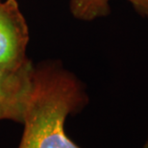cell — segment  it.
I'll list each match as a JSON object with an SVG mask.
<instances>
[{"label":"cell","instance_id":"6da1fadb","mask_svg":"<svg viewBox=\"0 0 148 148\" xmlns=\"http://www.w3.org/2000/svg\"><path fill=\"white\" fill-rule=\"evenodd\" d=\"M88 103L79 79L55 65L35 68L18 148H81L67 135V116Z\"/></svg>","mask_w":148,"mask_h":148},{"label":"cell","instance_id":"5b68a950","mask_svg":"<svg viewBox=\"0 0 148 148\" xmlns=\"http://www.w3.org/2000/svg\"><path fill=\"white\" fill-rule=\"evenodd\" d=\"M142 148H148V134H147V138H146L145 143H144V144L142 145Z\"/></svg>","mask_w":148,"mask_h":148},{"label":"cell","instance_id":"277c9868","mask_svg":"<svg viewBox=\"0 0 148 148\" xmlns=\"http://www.w3.org/2000/svg\"><path fill=\"white\" fill-rule=\"evenodd\" d=\"M111 0H70L69 9L74 17L90 21L110 14ZM140 14L148 17V0H128Z\"/></svg>","mask_w":148,"mask_h":148},{"label":"cell","instance_id":"8992f818","mask_svg":"<svg viewBox=\"0 0 148 148\" xmlns=\"http://www.w3.org/2000/svg\"><path fill=\"white\" fill-rule=\"evenodd\" d=\"M1 3H2V1H1V0H0V4H1Z\"/></svg>","mask_w":148,"mask_h":148},{"label":"cell","instance_id":"7a4b0ae2","mask_svg":"<svg viewBox=\"0 0 148 148\" xmlns=\"http://www.w3.org/2000/svg\"><path fill=\"white\" fill-rule=\"evenodd\" d=\"M29 29L17 0L0 4V66L11 71L33 67L26 56Z\"/></svg>","mask_w":148,"mask_h":148},{"label":"cell","instance_id":"3957f363","mask_svg":"<svg viewBox=\"0 0 148 148\" xmlns=\"http://www.w3.org/2000/svg\"><path fill=\"white\" fill-rule=\"evenodd\" d=\"M35 67L11 71L0 66V121L22 124Z\"/></svg>","mask_w":148,"mask_h":148}]
</instances>
